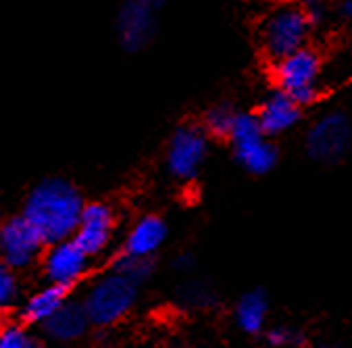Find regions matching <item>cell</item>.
Instances as JSON below:
<instances>
[{
    "instance_id": "cell-20",
    "label": "cell",
    "mask_w": 352,
    "mask_h": 348,
    "mask_svg": "<svg viewBox=\"0 0 352 348\" xmlns=\"http://www.w3.org/2000/svg\"><path fill=\"white\" fill-rule=\"evenodd\" d=\"M38 340L30 334L25 323L0 325V348H34Z\"/></svg>"
},
{
    "instance_id": "cell-2",
    "label": "cell",
    "mask_w": 352,
    "mask_h": 348,
    "mask_svg": "<svg viewBox=\"0 0 352 348\" xmlns=\"http://www.w3.org/2000/svg\"><path fill=\"white\" fill-rule=\"evenodd\" d=\"M140 286L129 282L121 273L109 269L98 275L96 280L86 288L84 298L80 301L86 317L92 327H113L123 321L138 303Z\"/></svg>"
},
{
    "instance_id": "cell-16",
    "label": "cell",
    "mask_w": 352,
    "mask_h": 348,
    "mask_svg": "<svg viewBox=\"0 0 352 348\" xmlns=\"http://www.w3.org/2000/svg\"><path fill=\"white\" fill-rule=\"evenodd\" d=\"M238 327L248 336H258L267 327L269 319V301L263 290H250L240 296L234 309Z\"/></svg>"
},
{
    "instance_id": "cell-5",
    "label": "cell",
    "mask_w": 352,
    "mask_h": 348,
    "mask_svg": "<svg viewBox=\"0 0 352 348\" xmlns=\"http://www.w3.org/2000/svg\"><path fill=\"white\" fill-rule=\"evenodd\" d=\"M210 155V138L198 121L179 123L165 146V171L177 182H194Z\"/></svg>"
},
{
    "instance_id": "cell-27",
    "label": "cell",
    "mask_w": 352,
    "mask_h": 348,
    "mask_svg": "<svg viewBox=\"0 0 352 348\" xmlns=\"http://www.w3.org/2000/svg\"><path fill=\"white\" fill-rule=\"evenodd\" d=\"M317 348H338V346H317Z\"/></svg>"
},
{
    "instance_id": "cell-1",
    "label": "cell",
    "mask_w": 352,
    "mask_h": 348,
    "mask_svg": "<svg viewBox=\"0 0 352 348\" xmlns=\"http://www.w3.org/2000/svg\"><path fill=\"white\" fill-rule=\"evenodd\" d=\"M84 204V194L72 180L50 175L28 192L21 215L36 228L44 244H52L74 236Z\"/></svg>"
},
{
    "instance_id": "cell-9",
    "label": "cell",
    "mask_w": 352,
    "mask_h": 348,
    "mask_svg": "<svg viewBox=\"0 0 352 348\" xmlns=\"http://www.w3.org/2000/svg\"><path fill=\"white\" fill-rule=\"evenodd\" d=\"M323 54L319 48L307 44L286 56L269 63V74L273 88L292 94L309 86H321L323 76Z\"/></svg>"
},
{
    "instance_id": "cell-17",
    "label": "cell",
    "mask_w": 352,
    "mask_h": 348,
    "mask_svg": "<svg viewBox=\"0 0 352 348\" xmlns=\"http://www.w3.org/2000/svg\"><path fill=\"white\" fill-rule=\"evenodd\" d=\"M236 111L238 109L232 102H215L204 109L198 125L202 127V131L210 138V140H228V133L232 129Z\"/></svg>"
},
{
    "instance_id": "cell-13",
    "label": "cell",
    "mask_w": 352,
    "mask_h": 348,
    "mask_svg": "<svg viewBox=\"0 0 352 348\" xmlns=\"http://www.w3.org/2000/svg\"><path fill=\"white\" fill-rule=\"evenodd\" d=\"M167 238H169L167 221L157 213H146L142 217H138L125 232L121 252L153 259L163 248Z\"/></svg>"
},
{
    "instance_id": "cell-22",
    "label": "cell",
    "mask_w": 352,
    "mask_h": 348,
    "mask_svg": "<svg viewBox=\"0 0 352 348\" xmlns=\"http://www.w3.org/2000/svg\"><path fill=\"white\" fill-rule=\"evenodd\" d=\"M300 9L305 11L309 23L315 28L323 25L329 19V11H331V0H300Z\"/></svg>"
},
{
    "instance_id": "cell-4",
    "label": "cell",
    "mask_w": 352,
    "mask_h": 348,
    "mask_svg": "<svg viewBox=\"0 0 352 348\" xmlns=\"http://www.w3.org/2000/svg\"><path fill=\"white\" fill-rule=\"evenodd\" d=\"M313 25L309 23L300 5L284 3L271 9L261 23L258 42L269 63L286 56L307 44H311Z\"/></svg>"
},
{
    "instance_id": "cell-8",
    "label": "cell",
    "mask_w": 352,
    "mask_h": 348,
    "mask_svg": "<svg viewBox=\"0 0 352 348\" xmlns=\"http://www.w3.org/2000/svg\"><path fill=\"white\" fill-rule=\"evenodd\" d=\"M42 273L48 284L72 290L86 280L92 269V259L74 242V238L46 244L40 257Z\"/></svg>"
},
{
    "instance_id": "cell-28",
    "label": "cell",
    "mask_w": 352,
    "mask_h": 348,
    "mask_svg": "<svg viewBox=\"0 0 352 348\" xmlns=\"http://www.w3.org/2000/svg\"><path fill=\"white\" fill-rule=\"evenodd\" d=\"M0 226H3V221H0Z\"/></svg>"
},
{
    "instance_id": "cell-25",
    "label": "cell",
    "mask_w": 352,
    "mask_h": 348,
    "mask_svg": "<svg viewBox=\"0 0 352 348\" xmlns=\"http://www.w3.org/2000/svg\"><path fill=\"white\" fill-rule=\"evenodd\" d=\"M194 265H196V257L190 254V252H182V254H177V257L173 259V267H175L177 271H190Z\"/></svg>"
},
{
    "instance_id": "cell-6",
    "label": "cell",
    "mask_w": 352,
    "mask_h": 348,
    "mask_svg": "<svg viewBox=\"0 0 352 348\" xmlns=\"http://www.w3.org/2000/svg\"><path fill=\"white\" fill-rule=\"evenodd\" d=\"M352 146V121L342 109L323 111L305 131L307 155L323 165L344 161Z\"/></svg>"
},
{
    "instance_id": "cell-18",
    "label": "cell",
    "mask_w": 352,
    "mask_h": 348,
    "mask_svg": "<svg viewBox=\"0 0 352 348\" xmlns=\"http://www.w3.org/2000/svg\"><path fill=\"white\" fill-rule=\"evenodd\" d=\"M111 269L121 273L123 277H127L129 282H133L135 286H142L146 284L153 273H155V261L146 259V257H133V254H125V252H117Z\"/></svg>"
},
{
    "instance_id": "cell-19",
    "label": "cell",
    "mask_w": 352,
    "mask_h": 348,
    "mask_svg": "<svg viewBox=\"0 0 352 348\" xmlns=\"http://www.w3.org/2000/svg\"><path fill=\"white\" fill-rule=\"evenodd\" d=\"M19 298H21V284L17 271L0 261V317L13 311L19 305Z\"/></svg>"
},
{
    "instance_id": "cell-23",
    "label": "cell",
    "mask_w": 352,
    "mask_h": 348,
    "mask_svg": "<svg viewBox=\"0 0 352 348\" xmlns=\"http://www.w3.org/2000/svg\"><path fill=\"white\" fill-rule=\"evenodd\" d=\"M182 301L188 303L194 309H204L210 303H215V296H213V292H210L208 288H204L202 284H192V286H188L182 292Z\"/></svg>"
},
{
    "instance_id": "cell-10",
    "label": "cell",
    "mask_w": 352,
    "mask_h": 348,
    "mask_svg": "<svg viewBox=\"0 0 352 348\" xmlns=\"http://www.w3.org/2000/svg\"><path fill=\"white\" fill-rule=\"evenodd\" d=\"M117 232V211L107 200L86 202L80 215V224L74 232V242L90 257H102L113 244Z\"/></svg>"
},
{
    "instance_id": "cell-15",
    "label": "cell",
    "mask_w": 352,
    "mask_h": 348,
    "mask_svg": "<svg viewBox=\"0 0 352 348\" xmlns=\"http://www.w3.org/2000/svg\"><path fill=\"white\" fill-rule=\"evenodd\" d=\"M67 298H69V290H65L60 286L46 284V286L38 288L36 292H32L19 305L21 323H25V325H42L48 317H52L67 303Z\"/></svg>"
},
{
    "instance_id": "cell-24",
    "label": "cell",
    "mask_w": 352,
    "mask_h": 348,
    "mask_svg": "<svg viewBox=\"0 0 352 348\" xmlns=\"http://www.w3.org/2000/svg\"><path fill=\"white\" fill-rule=\"evenodd\" d=\"M329 13L336 17V21L350 23V19H352V0H336V3H331Z\"/></svg>"
},
{
    "instance_id": "cell-7",
    "label": "cell",
    "mask_w": 352,
    "mask_h": 348,
    "mask_svg": "<svg viewBox=\"0 0 352 348\" xmlns=\"http://www.w3.org/2000/svg\"><path fill=\"white\" fill-rule=\"evenodd\" d=\"M167 0H123L115 17V34L129 54L142 52L153 44L161 25V11Z\"/></svg>"
},
{
    "instance_id": "cell-3",
    "label": "cell",
    "mask_w": 352,
    "mask_h": 348,
    "mask_svg": "<svg viewBox=\"0 0 352 348\" xmlns=\"http://www.w3.org/2000/svg\"><path fill=\"white\" fill-rule=\"evenodd\" d=\"M226 142L234 161L250 175H267L279 163V146L263 133L254 111H236Z\"/></svg>"
},
{
    "instance_id": "cell-12",
    "label": "cell",
    "mask_w": 352,
    "mask_h": 348,
    "mask_svg": "<svg viewBox=\"0 0 352 348\" xmlns=\"http://www.w3.org/2000/svg\"><path fill=\"white\" fill-rule=\"evenodd\" d=\"M254 115L263 133L271 138V140L292 133L296 127H300L305 119V111L290 98V94L279 88H271L261 98V102L254 109Z\"/></svg>"
},
{
    "instance_id": "cell-11",
    "label": "cell",
    "mask_w": 352,
    "mask_h": 348,
    "mask_svg": "<svg viewBox=\"0 0 352 348\" xmlns=\"http://www.w3.org/2000/svg\"><path fill=\"white\" fill-rule=\"evenodd\" d=\"M44 246L42 236L21 213L5 219L0 226V261L15 271L36 265Z\"/></svg>"
},
{
    "instance_id": "cell-21",
    "label": "cell",
    "mask_w": 352,
    "mask_h": 348,
    "mask_svg": "<svg viewBox=\"0 0 352 348\" xmlns=\"http://www.w3.org/2000/svg\"><path fill=\"white\" fill-rule=\"evenodd\" d=\"M263 334L271 348H298L305 344L302 331H298L296 327H290V325H273V327L265 329Z\"/></svg>"
},
{
    "instance_id": "cell-14",
    "label": "cell",
    "mask_w": 352,
    "mask_h": 348,
    "mask_svg": "<svg viewBox=\"0 0 352 348\" xmlns=\"http://www.w3.org/2000/svg\"><path fill=\"white\" fill-rule=\"evenodd\" d=\"M48 340L58 344H72L82 340L92 327L80 301L67 298V303L40 325Z\"/></svg>"
},
{
    "instance_id": "cell-26",
    "label": "cell",
    "mask_w": 352,
    "mask_h": 348,
    "mask_svg": "<svg viewBox=\"0 0 352 348\" xmlns=\"http://www.w3.org/2000/svg\"><path fill=\"white\" fill-rule=\"evenodd\" d=\"M34 348H46V346H44V344H40V342H36V344H34Z\"/></svg>"
}]
</instances>
